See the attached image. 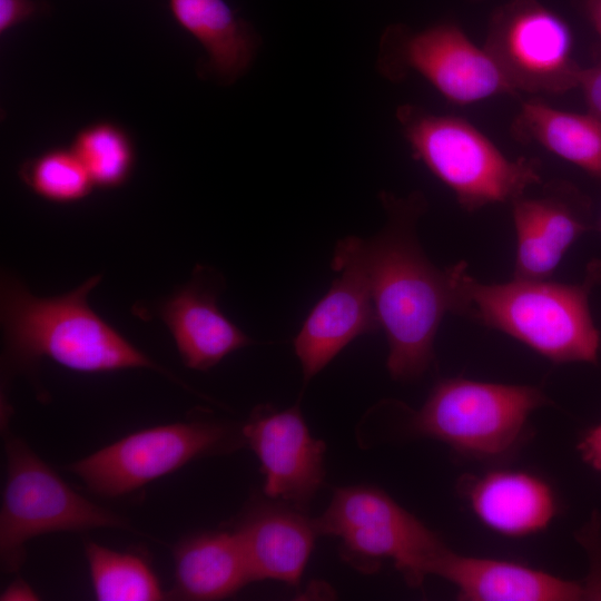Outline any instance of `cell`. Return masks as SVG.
<instances>
[{
	"label": "cell",
	"instance_id": "obj_27",
	"mask_svg": "<svg viewBox=\"0 0 601 601\" xmlns=\"http://www.w3.org/2000/svg\"><path fill=\"white\" fill-rule=\"evenodd\" d=\"M578 451L584 463L601 473V420L582 433Z\"/></svg>",
	"mask_w": 601,
	"mask_h": 601
},
{
	"label": "cell",
	"instance_id": "obj_15",
	"mask_svg": "<svg viewBox=\"0 0 601 601\" xmlns=\"http://www.w3.org/2000/svg\"><path fill=\"white\" fill-rule=\"evenodd\" d=\"M459 490L475 518L506 538H525L545 530L558 513V499L542 476L515 469L466 475Z\"/></svg>",
	"mask_w": 601,
	"mask_h": 601
},
{
	"label": "cell",
	"instance_id": "obj_18",
	"mask_svg": "<svg viewBox=\"0 0 601 601\" xmlns=\"http://www.w3.org/2000/svg\"><path fill=\"white\" fill-rule=\"evenodd\" d=\"M177 24L205 49L201 75L230 86L250 68L259 46V35L225 0H168Z\"/></svg>",
	"mask_w": 601,
	"mask_h": 601
},
{
	"label": "cell",
	"instance_id": "obj_12",
	"mask_svg": "<svg viewBox=\"0 0 601 601\" xmlns=\"http://www.w3.org/2000/svg\"><path fill=\"white\" fill-rule=\"evenodd\" d=\"M242 430L259 460L264 493L305 512L323 483L326 445L313 437L300 408L259 406Z\"/></svg>",
	"mask_w": 601,
	"mask_h": 601
},
{
	"label": "cell",
	"instance_id": "obj_3",
	"mask_svg": "<svg viewBox=\"0 0 601 601\" xmlns=\"http://www.w3.org/2000/svg\"><path fill=\"white\" fill-rule=\"evenodd\" d=\"M456 295V315L520 341L553 363L595 364L600 332L589 297L601 284V260L587 266L582 282L513 278L485 284L469 275L464 262L449 267Z\"/></svg>",
	"mask_w": 601,
	"mask_h": 601
},
{
	"label": "cell",
	"instance_id": "obj_29",
	"mask_svg": "<svg viewBox=\"0 0 601 601\" xmlns=\"http://www.w3.org/2000/svg\"><path fill=\"white\" fill-rule=\"evenodd\" d=\"M585 11L601 43V0H585Z\"/></svg>",
	"mask_w": 601,
	"mask_h": 601
},
{
	"label": "cell",
	"instance_id": "obj_6",
	"mask_svg": "<svg viewBox=\"0 0 601 601\" xmlns=\"http://www.w3.org/2000/svg\"><path fill=\"white\" fill-rule=\"evenodd\" d=\"M4 452L2 571H18L26 559L27 542L39 535L100 528L132 530L127 519L76 492L22 439L7 434Z\"/></svg>",
	"mask_w": 601,
	"mask_h": 601
},
{
	"label": "cell",
	"instance_id": "obj_26",
	"mask_svg": "<svg viewBox=\"0 0 601 601\" xmlns=\"http://www.w3.org/2000/svg\"><path fill=\"white\" fill-rule=\"evenodd\" d=\"M578 88L582 90L588 112L601 122V62L582 68Z\"/></svg>",
	"mask_w": 601,
	"mask_h": 601
},
{
	"label": "cell",
	"instance_id": "obj_5",
	"mask_svg": "<svg viewBox=\"0 0 601 601\" xmlns=\"http://www.w3.org/2000/svg\"><path fill=\"white\" fill-rule=\"evenodd\" d=\"M549 404L538 386L443 378L413 415L410 427L413 434L437 440L459 455L496 461L515 452L530 416Z\"/></svg>",
	"mask_w": 601,
	"mask_h": 601
},
{
	"label": "cell",
	"instance_id": "obj_10",
	"mask_svg": "<svg viewBox=\"0 0 601 601\" xmlns=\"http://www.w3.org/2000/svg\"><path fill=\"white\" fill-rule=\"evenodd\" d=\"M483 48L518 93L561 95L578 88L582 68L573 36L536 0H510L492 14Z\"/></svg>",
	"mask_w": 601,
	"mask_h": 601
},
{
	"label": "cell",
	"instance_id": "obj_9",
	"mask_svg": "<svg viewBox=\"0 0 601 601\" xmlns=\"http://www.w3.org/2000/svg\"><path fill=\"white\" fill-rule=\"evenodd\" d=\"M376 68L394 82L415 72L455 105L516 95L485 49L451 22L422 30L388 27L381 38Z\"/></svg>",
	"mask_w": 601,
	"mask_h": 601
},
{
	"label": "cell",
	"instance_id": "obj_11",
	"mask_svg": "<svg viewBox=\"0 0 601 601\" xmlns=\"http://www.w3.org/2000/svg\"><path fill=\"white\" fill-rule=\"evenodd\" d=\"M331 266L336 277L294 339L306 382L352 341L381 328L364 260V239H339Z\"/></svg>",
	"mask_w": 601,
	"mask_h": 601
},
{
	"label": "cell",
	"instance_id": "obj_13",
	"mask_svg": "<svg viewBox=\"0 0 601 601\" xmlns=\"http://www.w3.org/2000/svg\"><path fill=\"white\" fill-rule=\"evenodd\" d=\"M516 237L513 278L549 279L568 249L592 226L590 204L574 187L548 184L511 203Z\"/></svg>",
	"mask_w": 601,
	"mask_h": 601
},
{
	"label": "cell",
	"instance_id": "obj_4",
	"mask_svg": "<svg viewBox=\"0 0 601 601\" xmlns=\"http://www.w3.org/2000/svg\"><path fill=\"white\" fill-rule=\"evenodd\" d=\"M396 119L414 158L447 186L469 213L492 204H511L541 184L536 159L506 157L463 118L406 104L397 108Z\"/></svg>",
	"mask_w": 601,
	"mask_h": 601
},
{
	"label": "cell",
	"instance_id": "obj_21",
	"mask_svg": "<svg viewBox=\"0 0 601 601\" xmlns=\"http://www.w3.org/2000/svg\"><path fill=\"white\" fill-rule=\"evenodd\" d=\"M85 555L98 601H158L166 599L160 582L140 555L86 541Z\"/></svg>",
	"mask_w": 601,
	"mask_h": 601
},
{
	"label": "cell",
	"instance_id": "obj_23",
	"mask_svg": "<svg viewBox=\"0 0 601 601\" xmlns=\"http://www.w3.org/2000/svg\"><path fill=\"white\" fill-rule=\"evenodd\" d=\"M22 183L37 196L56 204L88 197L95 187L86 168L69 148H52L27 159L19 168Z\"/></svg>",
	"mask_w": 601,
	"mask_h": 601
},
{
	"label": "cell",
	"instance_id": "obj_2",
	"mask_svg": "<svg viewBox=\"0 0 601 601\" xmlns=\"http://www.w3.org/2000/svg\"><path fill=\"white\" fill-rule=\"evenodd\" d=\"M101 275L55 297L32 295L14 277L1 284V324L4 358L12 370L31 372L48 357L81 373L149 368L188 388L173 373L150 359L88 304Z\"/></svg>",
	"mask_w": 601,
	"mask_h": 601
},
{
	"label": "cell",
	"instance_id": "obj_1",
	"mask_svg": "<svg viewBox=\"0 0 601 601\" xmlns=\"http://www.w3.org/2000/svg\"><path fill=\"white\" fill-rule=\"evenodd\" d=\"M387 219L364 239V260L372 297L384 329L391 377L400 382L422 376L434 361V342L447 313L456 314V295L449 267L437 268L424 254L416 225L426 199L380 194Z\"/></svg>",
	"mask_w": 601,
	"mask_h": 601
},
{
	"label": "cell",
	"instance_id": "obj_19",
	"mask_svg": "<svg viewBox=\"0 0 601 601\" xmlns=\"http://www.w3.org/2000/svg\"><path fill=\"white\" fill-rule=\"evenodd\" d=\"M175 583L179 600L211 601L235 594L253 581L247 558L235 531H210L186 536L174 546Z\"/></svg>",
	"mask_w": 601,
	"mask_h": 601
},
{
	"label": "cell",
	"instance_id": "obj_8",
	"mask_svg": "<svg viewBox=\"0 0 601 601\" xmlns=\"http://www.w3.org/2000/svg\"><path fill=\"white\" fill-rule=\"evenodd\" d=\"M244 444L242 426L217 420H190L128 434L66 469L93 493L117 497L193 460L226 454Z\"/></svg>",
	"mask_w": 601,
	"mask_h": 601
},
{
	"label": "cell",
	"instance_id": "obj_16",
	"mask_svg": "<svg viewBox=\"0 0 601 601\" xmlns=\"http://www.w3.org/2000/svg\"><path fill=\"white\" fill-rule=\"evenodd\" d=\"M432 574L449 581L462 601L584 600L582 582L518 562L459 554L450 548L437 559Z\"/></svg>",
	"mask_w": 601,
	"mask_h": 601
},
{
	"label": "cell",
	"instance_id": "obj_24",
	"mask_svg": "<svg viewBox=\"0 0 601 601\" xmlns=\"http://www.w3.org/2000/svg\"><path fill=\"white\" fill-rule=\"evenodd\" d=\"M588 556L589 571L584 581V600H601V515L594 511L575 534Z\"/></svg>",
	"mask_w": 601,
	"mask_h": 601
},
{
	"label": "cell",
	"instance_id": "obj_22",
	"mask_svg": "<svg viewBox=\"0 0 601 601\" xmlns=\"http://www.w3.org/2000/svg\"><path fill=\"white\" fill-rule=\"evenodd\" d=\"M70 148L95 187L112 189L125 185L135 167L136 150L129 134L118 124L99 120L81 128Z\"/></svg>",
	"mask_w": 601,
	"mask_h": 601
},
{
	"label": "cell",
	"instance_id": "obj_28",
	"mask_svg": "<svg viewBox=\"0 0 601 601\" xmlns=\"http://www.w3.org/2000/svg\"><path fill=\"white\" fill-rule=\"evenodd\" d=\"M1 601H33L39 600V595L32 587L22 579L12 581L1 593Z\"/></svg>",
	"mask_w": 601,
	"mask_h": 601
},
{
	"label": "cell",
	"instance_id": "obj_17",
	"mask_svg": "<svg viewBox=\"0 0 601 601\" xmlns=\"http://www.w3.org/2000/svg\"><path fill=\"white\" fill-rule=\"evenodd\" d=\"M244 548L253 581L296 585L312 553L314 520L288 504L254 503L234 530Z\"/></svg>",
	"mask_w": 601,
	"mask_h": 601
},
{
	"label": "cell",
	"instance_id": "obj_14",
	"mask_svg": "<svg viewBox=\"0 0 601 601\" xmlns=\"http://www.w3.org/2000/svg\"><path fill=\"white\" fill-rule=\"evenodd\" d=\"M223 285L217 272L198 265L191 279L157 309L188 368L208 371L228 354L253 343L221 313L217 299Z\"/></svg>",
	"mask_w": 601,
	"mask_h": 601
},
{
	"label": "cell",
	"instance_id": "obj_20",
	"mask_svg": "<svg viewBox=\"0 0 601 601\" xmlns=\"http://www.w3.org/2000/svg\"><path fill=\"white\" fill-rule=\"evenodd\" d=\"M512 132L516 139L539 144L601 179V122L589 112L565 111L539 100L524 101Z\"/></svg>",
	"mask_w": 601,
	"mask_h": 601
},
{
	"label": "cell",
	"instance_id": "obj_25",
	"mask_svg": "<svg viewBox=\"0 0 601 601\" xmlns=\"http://www.w3.org/2000/svg\"><path fill=\"white\" fill-rule=\"evenodd\" d=\"M40 7L35 0H0V35L35 17Z\"/></svg>",
	"mask_w": 601,
	"mask_h": 601
},
{
	"label": "cell",
	"instance_id": "obj_30",
	"mask_svg": "<svg viewBox=\"0 0 601 601\" xmlns=\"http://www.w3.org/2000/svg\"><path fill=\"white\" fill-rule=\"evenodd\" d=\"M598 229L601 231V216H600V218H599Z\"/></svg>",
	"mask_w": 601,
	"mask_h": 601
},
{
	"label": "cell",
	"instance_id": "obj_7",
	"mask_svg": "<svg viewBox=\"0 0 601 601\" xmlns=\"http://www.w3.org/2000/svg\"><path fill=\"white\" fill-rule=\"evenodd\" d=\"M314 524L317 534L341 539L344 558L352 564L372 570L378 561L391 559L413 588L422 587L449 548L415 515L374 486L337 489Z\"/></svg>",
	"mask_w": 601,
	"mask_h": 601
}]
</instances>
